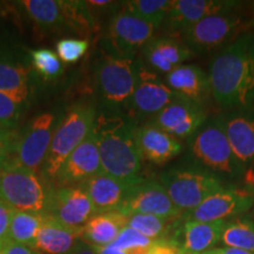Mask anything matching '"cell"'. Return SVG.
<instances>
[{
    "label": "cell",
    "instance_id": "1",
    "mask_svg": "<svg viewBox=\"0 0 254 254\" xmlns=\"http://www.w3.org/2000/svg\"><path fill=\"white\" fill-rule=\"evenodd\" d=\"M211 95L226 111L254 107V33L227 44L208 72Z\"/></svg>",
    "mask_w": 254,
    "mask_h": 254
},
{
    "label": "cell",
    "instance_id": "2",
    "mask_svg": "<svg viewBox=\"0 0 254 254\" xmlns=\"http://www.w3.org/2000/svg\"><path fill=\"white\" fill-rule=\"evenodd\" d=\"M136 125L128 114L104 111L94 123V136L103 172L125 183L142 179V158L135 139Z\"/></svg>",
    "mask_w": 254,
    "mask_h": 254
},
{
    "label": "cell",
    "instance_id": "3",
    "mask_svg": "<svg viewBox=\"0 0 254 254\" xmlns=\"http://www.w3.org/2000/svg\"><path fill=\"white\" fill-rule=\"evenodd\" d=\"M56 186L41 173L21 167H0V201L15 211L49 217Z\"/></svg>",
    "mask_w": 254,
    "mask_h": 254
},
{
    "label": "cell",
    "instance_id": "4",
    "mask_svg": "<svg viewBox=\"0 0 254 254\" xmlns=\"http://www.w3.org/2000/svg\"><path fill=\"white\" fill-rule=\"evenodd\" d=\"M97 112L93 105L77 103L57 124L41 174L53 183L64 161L93 131Z\"/></svg>",
    "mask_w": 254,
    "mask_h": 254
},
{
    "label": "cell",
    "instance_id": "5",
    "mask_svg": "<svg viewBox=\"0 0 254 254\" xmlns=\"http://www.w3.org/2000/svg\"><path fill=\"white\" fill-rule=\"evenodd\" d=\"M139 65L135 58H120L103 51L95 68V84L105 111L124 113L128 110Z\"/></svg>",
    "mask_w": 254,
    "mask_h": 254
},
{
    "label": "cell",
    "instance_id": "6",
    "mask_svg": "<svg viewBox=\"0 0 254 254\" xmlns=\"http://www.w3.org/2000/svg\"><path fill=\"white\" fill-rule=\"evenodd\" d=\"M190 154L194 165L205 168L219 178L236 179L244 174L234 158L218 116L206 122L190 139Z\"/></svg>",
    "mask_w": 254,
    "mask_h": 254
},
{
    "label": "cell",
    "instance_id": "7",
    "mask_svg": "<svg viewBox=\"0 0 254 254\" xmlns=\"http://www.w3.org/2000/svg\"><path fill=\"white\" fill-rule=\"evenodd\" d=\"M161 185L182 213L192 211L224 187L221 178L196 165L174 167L160 174Z\"/></svg>",
    "mask_w": 254,
    "mask_h": 254
},
{
    "label": "cell",
    "instance_id": "8",
    "mask_svg": "<svg viewBox=\"0 0 254 254\" xmlns=\"http://www.w3.org/2000/svg\"><path fill=\"white\" fill-rule=\"evenodd\" d=\"M56 123L55 114L43 113L32 119L23 129H15L8 158L4 165L41 173L57 127Z\"/></svg>",
    "mask_w": 254,
    "mask_h": 254
},
{
    "label": "cell",
    "instance_id": "9",
    "mask_svg": "<svg viewBox=\"0 0 254 254\" xmlns=\"http://www.w3.org/2000/svg\"><path fill=\"white\" fill-rule=\"evenodd\" d=\"M239 8L208 15L184 31L180 34L182 40L193 53H206L225 43H232L240 32L254 23Z\"/></svg>",
    "mask_w": 254,
    "mask_h": 254
},
{
    "label": "cell",
    "instance_id": "10",
    "mask_svg": "<svg viewBox=\"0 0 254 254\" xmlns=\"http://www.w3.org/2000/svg\"><path fill=\"white\" fill-rule=\"evenodd\" d=\"M155 27L125 9L111 18L104 39V52L120 58L134 59L152 40Z\"/></svg>",
    "mask_w": 254,
    "mask_h": 254
},
{
    "label": "cell",
    "instance_id": "11",
    "mask_svg": "<svg viewBox=\"0 0 254 254\" xmlns=\"http://www.w3.org/2000/svg\"><path fill=\"white\" fill-rule=\"evenodd\" d=\"M253 205L254 195L249 189L224 186L182 217L185 220L200 222L228 221L249 212Z\"/></svg>",
    "mask_w": 254,
    "mask_h": 254
},
{
    "label": "cell",
    "instance_id": "12",
    "mask_svg": "<svg viewBox=\"0 0 254 254\" xmlns=\"http://www.w3.org/2000/svg\"><path fill=\"white\" fill-rule=\"evenodd\" d=\"M118 212L127 218L134 214H146L164 219H176L183 215L173 205L160 183L146 179H140L133 184Z\"/></svg>",
    "mask_w": 254,
    "mask_h": 254
},
{
    "label": "cell",
    "instance_id": "13",
    "mask_svg": "<svg viewBox=\"0 0 254 254\" xmlns=\"http://www.w3.org/2000/svg\"><path fill=\"white\" fill-rule=\"evenodd\" d=\"M177 94L159 78L157 73L140 64L134 92L128 105V116L154 117L177 99Z\"/></svg>",
    "mask_w": 254,
    "mask_h": 254
},
{
    "label": "cell",
    "instance_id": "14",
    "mask_svg": "<svg viewBox=\"0 0 254 254\" xmlns=\"http://www.w3.org/2000/svg\"><path fill=\"white\" fill-rule=\"evenodd\" d=\"M207 122L205 106L178 97L153 118V125L178 139H190Z\"/></svg>",
    "mask_w": 254,
    "mask_h": 254
},
{
    "label": "cell",
    "instance_id": "15",
    "mask_svg": "<svg viewBox=\"0 0 254 254\" xmlns=\"http://www.w3.org/2000/svg\"><path fill=\"white\" fill-rule=\"evenodd\" d=\"M218 118L234 158L245 174L254 165V107L225 111Z\"/></svg>",
    "mask_w": 254,
    "mask_h": 254
},
{
    "label": "cell",
    "instance_id": "16",
    "mask_svg": "<svg viewBox=\"0 0 254 254\" xmlns=\"http://www.w3.org/2000/svg\"><path fill=\"white\" fill-rule=\"evenodd\" d=\"M227 221L200 222L177 218L166 240H170L184 254H201L217 247Z\"/></svg>",
    "mask_w": 254,
    "mask_h": 254
},
{
    "label": "cell",
    "instance_id": "17",
    "mask_svg": "<svg viewBox=\"0 0 254 254\" xmlns=\"http://www.w3.org/2000/svg\"><path fill=\"white\" fill-rule=\"evenodd\" d=\"M100 173H103V167L94 132L92 131L64 161L53 184L56 187L79 186Z\"/></svg>",
    "mask_w": 254,
    "mask_h": 254
},
{
    "label": "cell",
    "instance_id": "18",
    "mask_svg": "<svg viewBox=\"0 0 254 254\" xmlns=\"http://www.w3.org/2000/svg\"><path fill=\"white\" fill-rule=\"evenodd\" d=\"M97 214L82 186L56 187L50 215L64 226L81 230Z\"/></svg>",
    "mask_w": 254,
    "mask_h": 254
},
{
    "label": "cell",
    "instance_id": "19",
    "mask_svg": "<svg viewBox=\"0 0 254 254\" xmlns=\"http://www.w3.org/2000/svg\"><path fill=\"white\" fill-rule=\"evenodd\" d=\"M240 2L232 0H176L164 21L165 31L182 34L184 31L208 15L239 8Z\"/></svg>",
    "mask_w": 254,
    "mask_h": 254
},
{
    "label": "cell",
    "instance_id": "20",
    "mask_svg": "<svg viewBox=\"0 0 254 254\" xmlns=\"http://www.w3.org/2000/svg\"><path fill=\"white\" fill-rule=\"evenodd\" d=\"M194 53L179 38L160 37L152 39L142 49V57L148 69L167 74L174 68L184 65V63L193 58Z\"/></svg>",
    "mask_w": 254,
    "mask_h": 254
},
{
    "label": "cell",
    "instance_id": "21",
    "mask_svg": "<svg viewBox=\"0 0 254 254\" xmlns=\"http://www.w3.org/2000/svg\"><path fill=\"white\" fill-rule=\"evenodd\" d=\"M135 139L142 160L155 165L168 163L183 152V144L153 124L136 126Z\"/></svg>",
    "mask_w": 254,
    "mask_h": 254
},
{
    "label": "cell",
    "instance_id": "22",
    "mask_svg": "<svg viewBox=\"0 0 254 254\" xmlns=\"http://www.w3.org/2000/svg\"><path fill=\"white\" fill-rule=\"evenodd\" d=\"M165 84L177 97L202 105L207 103L211 95L208 74L193 64H184L165 74Z\"/></svg>",
    "mask_w": 254,
    "mask_h": 254
},
{
    "label": "cell",
    "instance_id": "23",
    "mask_svg": "<svg viewBox=\"0 0 254 254\" xmlns=\"http://www.w3.org/2000/svg\"><path fill=\"white\" fill-rule=\"evenodd\" d=\"M33 73L8 50L0 47V92L30 105L33 95Z\"/></svg>",
    "mask_w": 254,
    "mask_h": 254
},
{
    "label": "cell",
    "instance_id": "24",
    "mask_svg": "<svg viewBox=\"0 0 254 254\" xmlns=\"http://www.w3.org/2000/svg\"><path fill=\"white\" fill-rule=\"evenodd\" d=\"M134 183H125L104 172L81 184L98 213L119 211Z\"/></svg>",
    "mask_w": 254,
    "mask_h": 254
},
{
    "label": "cell",
    "instance_id": "25",
    "mask_svg": "<svg viewBox=\"0 0 254 254\" xmlns=\"http://www.w3.org/2000/svg\"><path fill=\"white\" fill-rule=\"evenodd\" d=\"M81 241L80 230L66 227L45 217L31 249L39 254H69Z\"/></svg>",
    "mask_w": 254,
    "mask_h": 254
},
{
    "label": "cell",
    "instance_id": "26",
    "mask_svg": "<svg viewBox=\"0 0 254 254\" xmlns=\"http://www.w3.org/2000/svg\"><path fill=\"white\" fill-rule=\"evenodd\" d=\"M127 224V217L118 211L95 214L80 230L81 240L93 247L111 245Z\"/></svg>",
    "mask_w": 254,
    "mask_h": 254
},
{
    "label": "cell",
    "instance_id": "27",
    "mask_svg": "<svg viewBox=\"0 0 254 254\" xmlns=\"http://www.w3.org/2000/svg\"><path fill=\"white\" fill-rule=\"evenodd\" d=\"M20 4L31 20L41 30L46 32L69 30L64 0H27Z\"/></svg>",
    "mask_w": 254,
    "mask_h": 254
},
{
    "label": "cell",
    "instance_id": "28",
    "mask_svg": "<svg viewBox=\"0 0 254 254\" xmlns=\"http://www.w3.org/2000/svg\"><path fill=\"white\" fill-rule=\"evenodd\" d=\"M44 219V215L14 209L9 224L8 240L31 249L39 233Z\"/></svg>",
    "mask_w": 254,
    "mask_h": 254
},
{
    "label": "cell",
    "instance_id": "29",
    "mask_svg": "<svg viewBox=\"0 0 254 254\" xmlns=\"http://www.w3.org/2000/svg\"><path fill=\"white\" fill-rule=\"evenodd\" d=\"M220 243L225 247L254 252V220L245 217L228 220L222 231Z\"/></svg>",
    "mask_w": 254,
    "mask_h": 254
},
{
    "label": "cell",
    "instance_id": "30",
    "mask_svg": "<svg viewBox=\"0 0 254 254\" xmlns=\"http://www.w3.org/2000/svg\"><path fill=\"white\" fill-rule=\"evenodd\" d=\"M171 5L172 0H132L123 2L126 12L152 24L155 28L164 24Z\"/></svg>",
    "mask_w": 254,
    "mask_h": 254
},
{
    "label": "cell",
    "instance_id": "31",
    "mask_svg": "<svg viewBox=\"0 0 254 254\" xmlns=\"http://www.w3.org/2000/svg\"><path fill=\"white\" fill-rule=\"evenodd\" d=\"M177 219V218H176ZM176 219H164L155 215L134 214L127 218L126 226L133 228L148 239L157 241L167 239Z\"/></svg>",
    "mask_w": 254,
    "mask_h": 254
},
{
    "label": "cell",
    "instance_id": "32",
    "mask_svg": "<svg viewBox=\"0 0 254 254\" xmlns=\"http://www.w3.org/2000/svg\"><path fill=\"white\" fill-rule=\"evenodd\" d=\"M30 59L34 71L43 78L55 79L62 74V60L53 51L49 49L32 50L30 52Z\"/></svg>",
    "mask_w": 254,
    "mask_h": 254
},
{
    "label": "cell",
    "instance_id": "33",
    "mask_svg": "<svg viewBox=\"0 0 254 254\" xmlns=\"http://www.w3.org/2000/svg\"><path fill=\"white\" fill-rule=\"evenodd\" d=\"M28 105L21 103L7 93L0 92V126L14 131Z\"/></svg>",
    "mask_w": 254,
    "mask_h": 254
},
{
    "label": "cell",
    "instance_id": "34",
    "mask_svg": "<svg viewBox=\"0 0 254 254\" xmlns=\"http://www.w3.org/2000/svg\"><path fill=\"white\" fill-rule=\"evenodd\" d=\"M153 243V240L142 236L133 228L125 226L112 245L127 252H147Z\"/></svg>",
    "mask_w": 254,
    "mask_h": 254
},
{
    "label": "cell",
    "instance_id": "35",
    "mask_svg": "<svg viewBox=\"0 0 254 254\" xmlns=\"http://www.w3.org/2000/svg\"><path fill=\"white\" fill-rule=\"evenodd\" d=\"M57 55L66 64H73L80 60L88 50V41L84 39L66 38L57 43Z\"/></svg>",
    "mask_w": 254,
    "mask_h": 254
},
{
    "label": "cell",
    "instance_id": "36",
    "mask_svg": "<svg viewBox=\"0 0 254 254\" xmlns=\"http://www.w3.org/2000/svg\"><path fill=\"white\" fill-rule=\"evenodd\" d=\"M14 209L0 201V247L8 241V230Z\"/></svg>",
    "mask_w": 254,
    "mask_h": 254
},
{
    "label": "cell",
    "instance_id": "37",
    "mask_svg": "<svg viewBox=\"0 0 254 254\" xmlns=\"http://www.w3.org/2000/svg\"><path fill=\"white\" fill-rule=\"evenodd\" d=\"M14 131H7L0 126V167L7 160L12 141H13Z\"/></svg>",
    "mask_w": 254,
    "mask_h": 254
},
{
    "label": "cell",
    "instance_id": "38",
    "mask_svg": "<svg viewBox=\"0 0 254 254\" xmlns=\"http://www.w3.org/2000/svg\"><path fill=\"white\" fill-rule=\"evenodd\" d=\"M146 254H184L170 240H157L152 244V246L147 250Z\"/></svg>",
    "mask_w": 254,
    "mask_h": 254
},
{
    "label": "cell",
    "instance_id": "39",
    "mask_svg": "<svg viewBox=\"0 0 254 254\" xmlns=\"http://www.w3.org/2000/svg\"><path fill=\"white\" fill-rule=\"evenodd\" d=\"M0 254H38L30 247L15 244L13 241H7L0 247Z\"/></svg>",
    "mask_w": 254,
    "mask_h": 254
},
{
    "label": "cell",
    "instance_id": "40",
    "mask_svg": "<svg viewBox=\"0 0 254 254\" xmlns=\"http://www.w3.org/2000/svg\"><path fill=\"white\" fill-rule=\"evenodd\" d=\"M93 249L97 254H146V252H127L113 246L112 244L103 247H93Z\"/></svg>",
    "mask_w": 254,
    "mask_h": 254
},
{
    "label": "cell",
    "instance_id": "41",
    "mask_svg": "<svg viewBox=\"0 0 254 254\" xmlns=\"http://www.w3.org/2000/svg\"><path fill=\"white\" fill-rule=\"evenodd\" d=\"M214 254H254V252H250V251H244L239 249H233V247H215V249L211 250Z\"/></svg>",
    "mask_w": 254,
    "mask_h": 254
},
{
    "label": "cell",
    "instance_id": "42",
    "mask_svg": "<svg viewBox=\"0 0 254 254\" xmlns=\"http://www.w3.org/2000/svg\"><path fill=\"white\" fill-rule=\"evenodd\" d=\"M69 254H97V253H95L93 246L88 245V244L84 243V241L81 240L80 243H79V245L75 247L74 251Z\"/></svg>",
    "mask_w": 254,
    "mask_h": 254
},
{
    "label": "cell",
    "instance_id": "43",
    "mask_svg": "<svg viewBox=\"0 0 254 254\" xmlns=\"http://www.w3.org/2000/svg\"><path fill=\"white\" fill-rule=\"evenodd\" d=\"M201 254H214L212 251H208V252H205V253H201Z\"/></svg>",
    "mask_w": 254,
    "mask_h": 254
},
{
    "label": "cell",
    "instance_id": "44",
    "mask_svg": "<svg viewBox=\"0 0 254 254\" xmlns=\"http://www.w3.org/2000/svg\"><path fill=\"white\" fill-rule=\"evenodd\" d=\"M38 254H39V253H38Z\"/></svg>",
    "mask_w": 254,
    "mask_h": 254
}]
</instances>
